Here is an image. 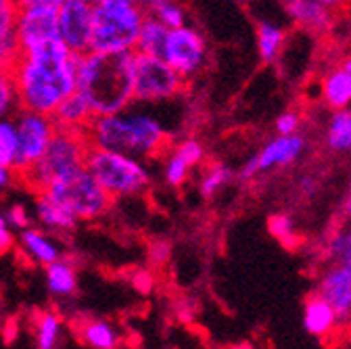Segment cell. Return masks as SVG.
Here are the masks:
<instances>
[{"label": "cell", "instance_id": "8d00e7d4", "mask_svg": "<svg viewBox=\"0 0 351 349\" xmlns=\"http://www.w3.org/2000/svg\"><path fill=\"white\" fill-rule=\"evenodd\" d=\"M301 125V115L297 111H287V113H280L274 121V128L278 136H291V134H297V130Z\"/></svg>", "mask_w": 351, "mask_h": 349}, {"label": "cell", "instance_id": "4316f807", "mask_svg": "<svg viewBox=\"0 0 351 349\" xmlns=\"http://www.w3.org/2000/svg\"><path fill=\"white\" fill-rule=\"evenodd\" d=\"M326 147L335 153H351V109L332 111L326 125Z\"/></svg>", "mask_w": 351, "mask_h": 349}, {"label": "cell", "instance_id": "9a60e30c", "mask_svg": "<svg viewBox=\"0 0 351 349\" xmlns=\"http://www.w3.org/2000/svg\"><path fill=\"white\" fill-rule=\"evenodd\" d=\"M337 5L332 0H287L282 3V9L287 17L305 29L322 32L332 21V9Z\"/></svg>", "mask_w": 351, "mask_h": 349}, {"label": "cell", "instance_id": "83f0119b", "mask_svg": "<svg viewBox=\"0 0 351 349\" xmlns=\"http://www.w3.org/2000/svg\"><path fill=\"white\" fill-rule=\"evenodd\" d=\"M0 165L19 171V132L15 117H0Z\"/></svg>", "mask_w": 351, "mask_h": 349}, {"label": "cell", "instance_id": "f1b7e54d", "mask_svg": "<svg viewBox=\"0 0 351 349\" xmlns=\"http://www.w3.org/2000/svg\"><path fill=\"white\" fill-rule=\"evenodd\" d=\"M232 178L234 171L226 163H213L205 169V173L199 180V195L203 199H213L226 184H230Z\"/></svg>", "mask_w": 351, "mask_h": 349}, {"label": "cell", "instance_id": "484cf974", "mask_svg": "<svg viewBox=\"0 0 351 349\" xmlns=\"http://www.w3.org/2000/svg\"><path fill=\"white\" fill-rule=\"evenodd\" d=\"M167 34H169L167 27H163L153 17H147L145 15V21H143L141 34H138V40H136L134 53L136 55H143V57L161 59V53H163V47H165Z\"/></svg>", "mask_w": 351, "mask_h": 349}, {"label": "cell", "instance_id": "ffe728a7", "mask_svg": "<svg viewBox=\"0 0 351 349\" xmlns=\"http://www.w3.org/2000/svg\"><path fill=\"white\" fill-rule=\"evenodd\" d=\"M57 130H69V132H86V128L93 121V111L88 107V103L75 93L67 97L51 115Z\"/></svg>", "mask_w": 351, "mask_h": 349}, {"label": "cell", "instance_id": "30bf717a", "mask_svg": "<svg viewBox=\"0 0 351 349\" xmlns=\"http://www.w3.org/2000/svg\"><path fill=\"white\" fill-rule=\"evenodd\" d=\"M161 61L184 82L193 80L207 61V40L195 25L169 29Z\"/></svg>", "mask_w": 351, "mask_h": 349}, {"label": "cell", "instance_id": "e575fe53", "mask_svg": "<svg viewBox=\"0 0 351 349\" xmlns=\"http://www.w3.org/2000/svg\"><path fill=\"white\" fill-rule=\"evenodd\" d=\"M173 151L186 161V165L191 169L197 167V165H201L205 161V147L197 139H184V141H180L178 145L173 147Z\"/></svg>", "mask_w": 351, "mask_h": 349}, {"label": "cell", "instance_id": "603a6c76", "mask_svg": "<svg viewBox=\"0 0 351 349\" xmlns=\"http://www.w3.org/2000/svg\"><path fill=\"white\" fill-rule=\"evenodd\" d=\"M44 278H47V289L51 295L65 299L77 291V272L69 257H61L55 264L44 268Z\"/></svg>", "mask_w": 351, "mask_h": 349}, {"label": "cell", "instance_id": "7dc6e473", "mask_svg": "<svg viewBox=\"0 0 351 349\" xmlns=\"http://www.w3.org/2000/svg\"><path fill=\"white\" fill-rule=\"evenodd\" d=\"M341 268H343V270L347 272V276H349V280H351V261H347V264H343Z\"/></svg>", "mask_w": 351, "mask_h": 349}, {"label": "cell", "instance_id": "60d3db41", "mask_svg": "<svg viewBox=\"0 0 351 349\" xmlns=\"http://www.w3.org/2000/svg\"><path fill=\"white\" fill-rule=\"evenodd\" d=\"M15 247V234L11 228H0V255H5L9 253L11 249Z\"/></svg>", "mask_w": 351, "mask_h": 349}, {"label": "cell", "instance_id": "c3c4849f", "mask_svg": "<svg viewBox=\"0 0 351 349\" xmlns=\"http://www.w3.org/2000/svg\"><path fill=\"white\" fill-rule=\"evenodd\" d=\"M7 226V220H5V213L3 211H0V228H5ZM9 228V226H7Z\"/></svg>", "mask_w": 351, "mask_h": 349}, {"label": "cell", "instance_id": "7c38bea8", "mask_svg": "<svg viewBox=\"0 0 351 349\" xmlns=\"http://www.w3.org/2000/svg\"><path fill=\"white\" fill-rule=\"evenodd\" d=\"M93 3L88 0H61L57 17V36L73 55L90 51Z\"/></svg>", "mask_w": 351, "mask_h": 349}, {"label": "cell", "instance_id": "3957f363", "mask_svg": "<svg viewBox=\"0 0 351 349\" xmlns=\"http://www.w3.org/2000/svg\"><path fill=\"white\" fill-rule=\"evenodd\" d=\"M86 141L95 149L128 155L134 159H153L169 145L167 125L143 105H132L123 113L93 117L86 128Z\"/></svg>", "mask_w": 351, "mask_h": 349}, {"label": "cell", "instance_id": "52a82bcc", "mask_svg": "<svg viewBox=\"0 0 351 349\" xmlns=\"http://www.w3.org/2000/svg\"><path fill=\"white\" fill-rule=\"evenodd\" d=\"M44 193L55 199L63 209H67L77 222L99 220V217H103L109 211L113 201L86 169H80L71 173V176L61 178Z\"/></svg>", "mask_w": 351, "mask_h": 349}, {"label": "cell", "instance_id": "d6a6232c", "mask_svg": "<svg viewBox=\"0 0 351 349\" xmlns=\"http://www.w3.org/2000/svg\"><path fill=\"white\" fill-rule=\"evenodd\" d=\"M268 230L274 239H278L282 245L293 247L297 243V228L293 217L287 213H272L268 217Z\"/></svg>", "mask_w": 351, "mask_h": 349}, {"label": "cell", "instance_id": "8fae6325", "mask_svg": "<svg viewBox=\"0 0 351 349\" xmlns=\"http://www.w3.org/2000/svg\"><path fill=\"white\" fill-rule=\"evenodd\" d=\"M13 117H15L17 132H19V171L17 173H23L32 163H36L44 155L53 136L57 134V125L53 117L25 111V109H19L17 115Z\"/></svg>", "mask_w": 351, "mask_h": 349}, {"label": "cell", "instance_id": "bcb514c9", "mask_svg": "<svg viewBox=\"0 0 351 349\" xmlns=\"http://www.w3.org/2000/svg\"><path fill=\"white\" fill-rule=\"evenodd\" d=\"M228 349H255V345H253V343H249V341H243V343H234V345H230Z\"/></svg>", "mask_w": 351, "mask_h": 349}, {"label": "cell", "instance_id": "7bdbcfd3", "mask_svg": "<svg viewBox=\"0 0 351 349\" xmlns=\"http://www.w3.org/2000/svg\"><path fill=\"white\" fill-rule=\"evenodd\" d=\"M301 191H303L307 197H312V195L318 193V182H316L314 178H303V180H301Z\"/></svg>", "mask_w": 351, "mask_h": 349}, {"label": "cell", "instance_id": "4dcf8cb0", "mask_svg": "<svg viewBox=\"0 0 351 349\" xmlns=\"http://www.w3.org/2000/svg\"><path fill=\"white\" fill-rule=\"evenodd\" d=\"M324 257L328 266H343L351 261V226L339 228L324 245Z\"/></svg>", "mask_w": 351, "mask_h": 349}, {"label": "cell", "instance_id": "7402d4cb", "mask_svg": "<svg viewBox=\"0 0 351 349\" xmlns=\"http://www.w3.org/2000/svg\"><path fill=\"white\" fill-rule=\"evenodd\" d=\"M287 29L274 19L257 21V55L263 63H274L285 49Z\"/></svg>", "mask_w": 351, "mask_h": 349}, {"label": "cell", "instance_id": "2e32d148", "mask_svg": "<svg viewBox=\"0 0 351 349\" xmlns=\"http://www.w3.org/2000/svg\"><path fill=\"white\" fill-rule=\"evenodd\" d=\"M17 247L32 261V264L44 266V268L55 264L57 259L63 257L59 241L53 239L51 234H47L44 230H40V228H34V226L23 230V232H19Z\"/></svg>", "mask_w": 351, "mask_h": 349}, {"label": "cell", "instance_id": "d590c367", "mask_svg": "<svg viewBox=\"0 0 351 349\" xmlns=\"http://www.w3.org/2000/svg\"><path fill=\"white\" fill-rule=\"evenodd\" d=\"M3 213H5V220H7L9 228H15L19 232L32 228V215H29V211H27V207L23 203H13Z\"/></svg>", "mask_w": 351, "mask_h": 349}, {"label": "cell", "instance_id": "f35d334b", "mask_svg": "<svg viewBox=\"0 0 351 349\" xmlns=\"http://www.w3.org/2000/svg\"><path fill=\"white\" fill-rule=\"evenodd\" d=\"M17 15V3L13 0H0V23H13Z\"/></svg>", "mask_w": 351, "mask_h": 349}, {"label": "cell", "instance_id": "d4e9b609", "mask_svg": "<svg viewBox=\"0 0 351 349\" xmlns=\"http://www.w3.org/2000/svg\"><path fill=\"white\" fill-rule=\"evenodd\" d=\"M141 7L147 17H153L167 29H180L189 25L186 9L171 0H149V3H141Z\"/></svg>", "mask_w": 351, "mask_h": 349}, {"label": "cell", "instance_id": "d6986e66", "mask_svg": "<svg viewBox=\"0 0 351 349\" xmlns=\"http://www.w3.org/2000/svg\"><path fill=\"white\" fill-rule=\"evenodd\" d=\"M303 326L312 337H318V339H326L339 328L337 318L332 310L328 308V303L322 301L316 293L307 297L303 303Z\"/></svg>", "mask_w": 351, "mask_h": 349}, {"label": "cell", "instance_id": "74e56055", "mask_svg": "<svg viewBox=\"0 0 351 349\" xmlns=\"http://www.w3.org/2000/svg\"><path fill=\"white\" fill-rule=\"evenodd\" d=\"M171 257V245L167 241H153L149 245V259L155 266H163L167 264Z\"/></svg>", "mask_w": 351, "mask_h": 349}, {"label": "cell", "instance_id": "1f68e13d", "mask_svg": "<svg viewBox=\"0 0 351 349\" xmlns=\"http://www.w3.org/2000/svg\"><path fill=\"white\" fill-rule=\"evenodd\" d=\"M189 176H191V167L186 165V161L176 151H171L163 163V182L171 189H180L186 184Z\"/></svg>", "mask_w": 351, "mask_h": 349}, {"label": "cell", "instance_id": "7a4b0ae2", "mask_svg": "<svg viewBox=\"0 0 351 349\" xmlns=\"http://www.w3.org/2000/svg\"><path fill=\"white\" fill-rule=\"evenodd\" d=\"M136 53H86L77 65L75 93L95 117L123 113L134 105Z\"/></svg>", "mask_w": 351, "mask_h": 349}, {"label": "cell", "instance_id": "4fadbf2b", "mask_svg": "<svg viewBox=\"0 0 351 349\" xmlns=\"http://www.w3.org/2000/svg\"><path fill=\"white\" fill-rule=\"evenodd\" d=\"M316 295L328 303L339 328L351 326V280L341 266H326L320 272Z\"/></svg>", "mask_w": 351, "mask_h": 349}, {"label": "cell", "instance_id": "f546056e", "mask_svg": "<svg viewBox=\"0 0 351 349\" xmlns=\"http://www.w3.org/2000/svg\"><path fill=\"white\" fill-rule=\"evenodd\" d=\"M19 57H21V47L15 32V21L0 23V69L13 71Z\"/></svg>", "mask_w": 351, "mask_h": 349}, {"label": "cell", "instance_id": "277c9868", "mask_svg": "<svg viewBox=\"0 0 351 349\" xmlns=\"http://www.w3.org/2000/svg\"><path fill=\"white\" fill-rule=\"evenodd\" d=\"M143 21L145 11L136 0H95L88 53H134Z\"/></svg>", "mask_w": 351, "mask_h": 349}, {"label": "cell", "instance_id": "9c48e42d", "mask_svg": "<svg viewBox=\"0 0 351 349\" xmlns=\"http://www.w3.org/2000/svg\"><path fill=\"white\" fill-rule=\"evenodd\" d=\"M61 0H21L17 3L15 32L19 38L21 53L32 51L44 42L59 40L57 17Z\"/></svg>", "mask_w": 351, "mask_h": 349}, {"label": "cell", "instance_id": "836d02e7", "mask_svg": "<svg viewBox=\"0 0 351 349\" xmlns=\"http://www.w3.org/2000/svg\"><path fill=\"white\" fill-rule=\"evenodd\" d=\"M17 107H19V101H17L13 73L0 69V117H9Z\"/></svg>", "mask_w": 351, "mask_h": 349}, {"label": "cell", "instance_id": "44dd1931", "mask_svg": "<svg viewBox=\"0 0 351 349\" xmlns=\"http://www.w3.org/2000/svg\"><path fill=\"white\" fill-rule=\"evenodd\" d=\"M320 97L332 111L351 109V77L341 67L330 69L322 75Z\"/></svg>", "mask_w": 351, "mask_h": 349}, {"label": "cell", "instance_id": "f6af8a7d", "mask_svg": "<svg viewBox=\"0 0 351 349\" xmlns=\"http://www.w3.org/2000/svg\"><path fill=\"white\" fill-rule=\"evenodd\" d=\"M341 69H343V71H345V73L351 77V53H349V55L343 59V63H341Z\"/></svg>", "mask_w": 351, "mask_h": 349}, {"label": "cell", "instance_id": "5bb4252c", "mask_svg": "<svg viewBox=\"0 0 351 349\" xmlns=\"http://www.w3.org/2000/svg\"><path fill=\"white\" fill-rule=\"evenodd\" d=\"M305 139L301 134H291V136H276L272 141H268L261 147V151L257 155H253L257 171H270L276 167H287L291 163H295L303 151H305Z\"/></svg>", "mask_w": 351, "mask_h": 349}, {"label": "cell", "instance_id": "ee69618b", "mask_svg": "<svg viewBox=\"0 0 351 349\" xmlns=\"http://www.w3.org/2000/svg\"><path fill=\"white\" fill-rule=\"evenodd\" d=\"M343 213L351 217V189H349V193H347V197L343 201Z\"/></svg>", "mask_w": 351, "mask_h": 349}, {"label": "cell", "instance_id": "ab89813d", "mask_svg": "<svg viewBox=\"0 0 351 349\" xmlns=\"http://www.w3.org/2000/svg\"><path fill=\"white\" fill-rule=\"evenodd\" d=\"M132 285H134L138 291L147 293V291H151V287H153V276H151L147 270H136L134 274H132Z\"/></svg>", "mask_w": 351, "mask_h": 349}, {"label": "cell", "instance_id": "ba28073f", "mask_svg": "<svg viewBox=\"0 0 351 349\" xmlns=\"http://www.w3.org/2000/svg\"><path fill=\"white\" fill-rule=\"evenodd\" d=\"M186 82L171 71L161 59L136 55V80H134V105L153 107L169 103L180 97Z\"/></svg>", "mask_w": 351, "mask_h": 349}, {"label": "cell", "instance_id": "6da1fadb", "mask_svg": "<svg viewBox=\"0 0 351 349\" xmlns=\"http://www.w3.org/2000/svg\"><path fill=\"white\" fill-rule=\"evenodd\" d=\"M82 55H73L61 40L21 53L13 67V82L19 109L53 115L55 109L77 88V65Z\"/></svg>", "mask_w": 351, "mask_h": 349}, {"label": "cell", "instance_id": "8992f818", "mask_svg": "<svg viewBox=\"0 0 351 349\" xmlns=\"http://www.w3.org/2000/svg\"><path fill=\"white\" fill-rule=\"evenodd\" d=\"M84 169L111 197H136L151 186V171L145 161L88 147Z\"/></svg>", "mask_w": 351, "mask_h": 349}, {"label": "cell", "instance_id": "cb8c5ba5", "mask_svg": "<svg viewBox=\"0 0 351 349\" xmlns=\"http://www.w3.org/2000/svg\"><path fill=\"white\" fill-rule=\"evenodd\" d=\"M63 339V318L55 310L38 312L34 322L36 349H59Z\"/></svg>", "mask_w": 351, "mask_h": 349}, {"label": "cell", "instance_id": "e0dca14e", "mask_svg": "<svg viewBox=\"0 0 351 349\" xmlns=\"http://www.w3.org/2000/svg\"><path fill=\"white\" fill-rule=\"evenodd\" d=\"M34 211H36V220L40 224V230L71 232L77 226L75 217L67 209H63L55 199H51L47 193H38Z\"/></svg>", "mask_w": 351, "mask_h": 349}, {"label": "cell", "instance_id": "5b68a950", "mask_svg": "<svg viewBox=\"0 0 351 349\" xmlns=\"http://www.w3.org/2000/svg\"><path fill=\"white\" fill-rule=\"evenodd\" d=\"M88 141L84 132H69V130H57L51 145L44 151V155L32 163L19 178L25 186L36 193L49 191L55 182L65 176L84 169V159L88 151Z\"/></svg>", "mask_w": 351, "mask_h": 349}, {"label": "cell", "instance_id": "ac0fdd59", "mask_svg": "<svg viewBox=\"0 0 351 349\" xmlns=\"http://www.w3.org/2000/svg\"><path fill=\"white\" fill-rule=\"evenodd\" d=\"M80 341L90 349H119L121 333L105 318H84L77 324Z\"/></svg>", "mask_w": 351, "mask_h": 349}, {"label": "cell", "instance_id": "b9f144b4", "mask_svg": "<svg viewBox=\"0 0 351 349\" xmlns=\"http://www.w3.org/2000/svg\"><path fill=\"white\" fill-rule=\"evenodd\" d=\"M13 182H15V171L0 165V191H7Z\"/></svg>", "mask_w": 351, "mask_h": 349}]
</instances>
